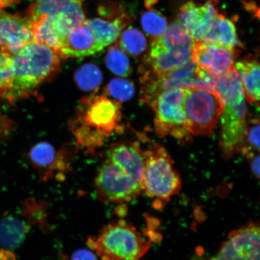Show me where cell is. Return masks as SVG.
<instances>
[{"label": "cell", "mask_w": 260, "mask_h": 260, "mask_svg": "<svg viewBox=\"0 0 260 260\" xmlns=\"http://www.w3.org/2000/svg\"><path fill=\"white\" fill-rule=\"evenodd\" d=\"M144 165V156L135 144L113 146L95 179L99 199L112 203L135 199L143 191Z\"/></svg>", "instance_id": "1"}, {"label": "cell", "mask_w": 260, "mask_h": 260, "mask_svg": "<svg viewBox=\"0 0 260 260\" xmlns=\"http://www.w3.org/2000/svg\"><path fill=\"white\" fill-rule=\"evenodd\" d=\"M224 105L221 115L220 146L226 157L242 152L246 131L245 93L235 67L220 75L216 89Z\"/></svg>", "instance_id": "2"}, {"label": "cell", "mask_w": 260, "mask_h": 260, "mask_svg": "<svg viewBox=\"0 0 260 260\" xmlns=\"http://www.w3.org/2000/svg\"><path fill=\"white\" fill-rule=\"evenodd\" d=\"M121 105L103 95L92 96L81 102L73 131L78 144L96 147L120 127Z\"/></svg>", "instance_id": "3"}, {"label": "cell", "mask_w": 260, "mask_h": 260, "mask_svg": "<svg viewBox=\"0 0 260 260\" xmlns=\"http://www.w3.org/2000/svg\"><path fill=\"white\" fill-rule=\"evenodd\" d=\"M12 57L14 80L10 101L29 95L60 64L61 57L53 49L37 42L25 45Z\"/></svg>", "instance_id": "4"}, {"label": "cell", "mask_w": 260, "mask_h": 260, "mask_svg": "<svg viewBox=\"0 0 260 260\" xmlns=\"http://www.w3.org/2000/svg\"><path fill=\"white\" fill-rule=\"evenodd\" d=\"M197 42L178 21L172 22L160 37L153 39L150 51L142 67L161 76L191 60Z\"/></svg>", "instance_id": "5"}, {"label": "cell", "mask_w": 260, "mask_h": 260, "mask_svg": "<svg viewBox=\"0 0 260 260\" xmlns=\"http://www.w3.org/2000/svg\"><path fill=\"white\" fill-rule=\"evenodd\" d=\"M88 245L102 260H139L151 243L131 223L121 219L109 223L98 238L89 240Z\"/></svg>", "instance_id": "6"}, {"label": "cell", "mask_w": 260, "mask_h": 260, "mask_svg": "<svg viewBox=\"0 0 260 260\" xmlns=\"http://www.w3.org/2000/svg\"><path fill=\"white\" fill-rule=\"evenodd\" d=\"M142 102L151 105L165 91L176 88L198 89L216 91V82L212 76L200 72L192 60L164 76H158L141 68Z\"/></svg>", "instance_id": "7"}, {"label": "cell", "mask_w": 260, "mask_h": 260, "mask_svg": "<svg viewBox=\"0 0 260 260\" xmlns=\"http://www.w3.org/2000/svg\"><path fill=\"white\" fill-rule=\"evenodd\" d=\"M142 176L143 191L151 198L168 202L181 187V179L164 148L153 143L145 150Z\"/></svg>", "instance_id": "8"}, {"label": "cell", "mask_w": 260, "mask_h": 260, "mask_svg": "<svg viewBox=\"0 0 260 260\" xmlns=\"http://www.w3.org/2000/svg\"><path fill=\"white\" fill-rule=\"evenodd\" d=\"M183 108L190 133L195 136H210L219 122L224 105L216 91L186 89Z\"/></svg>", "instance_id": "9"}, {"label": "cell", "mask_w": 260, "mask_h": 260, "mask_svg": "<svg viewBox=\"0 0 260 260\" xmlns=\"http://www.w3.org/2000/svg\"><path fill=\"white\" fill-rule=\"evenodd\" d=\"M184 90L176 88L165 91L151 103L155 114V132L161 137L171 136L182 142L190 139L183 108Z\"/></svg>", "instance_id": "10"}, {"label": "cell", "mask_w": 260, "mask_h": 260, "mask_svg": "<svg viewBox=\"0 0 260 260\" xmlns=\"http://www.w3.org/2000/svg\"><path fill=\"white\" fill-rule=\"evenodd\" d=\"M40 16H46L53 22L63 41L86 19L83 0H34L26 16L32 19Z\"/></svg>", "instance_id": "11"}, {"label": "cell", "mask_w": 260, "mask_h": 260, "mask_svg": "<svg viewBox=\"0 0 260 260\" xmlns=\"http://www.w3.org/2000/svg\"><path fill=\"white\" fill-rule=\"evenodd\" d=\"M259 243V225L249 223L231 233L210 260H260Z\"/></svg>", "instance_id": "12"}, {"label": "cell", "mask_w": 260, "mask_h": 260, "mask_svg": "<svg viewBox=\"0 0 260 260\" xmlns=\"http://www.w3.org/2000/svg\"><path fill=\"white\" fill-rule=\"evenodd\" d=\"M218 11L217 0H209L203 5L188 2L179 10L178 22L198 43L209 30Z\"/></svg>", "instance_id": "13"}, {"label": "cell", "mask_w": 260, "mask_h": 260, "mask_svg": "<svg viewBox=\"0 0 260 260\" xmlns=\"http://www.w3.org/2000/svg\"><path fill=\"white\" fill-rule=\"evenodd\" d=\"M36 42L27 16L12 15L0 10V49L12 56L25 45Z\"/></svg>", "instance_id": "14"}, {"label": "cell", "mask_w": 260, "mask_h": 260, "mask_svg": "<svg viewBox=\"0 0 260 260\" xmlns=\"http://www.w3.org/2000/svg\"><path fill=\"white\" fill-rule=\"evenodd\" d=\"M101 17L86 19L99 44L103 48L115 42L120 34L131 22V18L123 10L111 7L100 9Z\"/></svg>", "instance_id": "15"}, {"label": "cell", "mask_w": 260, "mask_h": 260, "mask_svg": "<svg viewBox=\"0 0 260 260\" xmlns=\"http://www.w3.org/2000/svg\"><path fill=\"white\" fill-rule=\"evenodd\" d=\"M236 53L216 45L197 43L191 60L201 68L220 76L235 67Z\"/></svg>", "instance_id": "16"}, {"label": "cell", "mask_w": 260, "mask_h": 260, "mask_svg": "<svg viewBox=\"0 0 260 260\" xmlns=\"http://www.w3.org/2000/svg\"><path fill=\"white\" fill-rule=\"evenodd\" d=\"M103 49L86 19L64 39L58 55L64 58L85 57L99 53Z\"/></svg>", "instance_id": "17"}, {"label": "cell", "mask_w": 260, "mask_h": 260, "mask_svg": "<svg viewBox=\"0 0 260 260\" xmlns=\"http://www.w3.org/2000/svg\"><path fill=\"white\" fill-rule=\"evenodd\" d=\"M198 43L216 45L237 52L241 48L235 23L225 16L219 14L214 17L209 30Z\"/></svg>", "instance_id": "18"}, {"label": "cell", "mask_w": 260, "mask_h": 260, "mask_svg": "<svg viewBox=\"0 0 260 260\" xmlns=\"http://www.w3.org/2000/svg\"><path fill=\"white\" fill-rule=\"evenodd\" d=\"M235 68L239 74L247 101L250 103L258 102L260 91L258 61L254 58H247L237 62Z\"/></svg>", "instance_id": "19"}, {"label": "cell", "mask_w": 260, "mask_h": 260, "mask_svg": "<svg viewBox=\"0 0 260 260\" xmlns=\"http://www.w3.org/2000/svg\"><path fill=\"white\" fill-rule=\"evenodd\" d=\"M28 227L24 221L14 216L0 220V246L6 249L18 248L24 241Z\"/></svg>", "instance_id": "20"}, {"label": "cell", "mask_w": 260, "mask_h": 260, "mask_svg": "<svg viewBox=\"0 0 260 260\" xmlns=\"http://www.w3.org/2000/svg\"><path fill=\"white\" fill-rule=\"evenodd\" d=\"M29 20L35 41L50 47L58 54L63 38L53 22L45 16H38Z\"/></svg>", "instance_id": "21"}, {"label": "cell", "mask_w": 260, "mask_h": 260, "mask_svg": "<svg viewBox=\"0 0 260 260\" xmlns=\"http://www.w3.org/2000/svg\"><path fill=\"white\" fill-rule=\"evenodd\" d=\"M116 41L122 51L132 56H139L147 47L144 35L138 29L132 27L122 31Z\"/></svg>", "instance_id": "22"}, {"label": "cell", "mask_w": 260, "mask_h": 260, "mask_svg": "<svg viewBox=\"0 0 260 260\" xmlns=\"http://www.w3.org/2000/svg\"><path fill=\"white\" fill-rule=\"evenodd\" d=\"M107 68L118 76L127 77L132 73L129 58L117 44L109 48L106 56Z\"/></svg>", "instance_id": "23"}, {"label": "cell", "mask_w": 260, "mask_h": 260, "mask_svg": "<svg viewBox=\"0 0 260 260\" xmlns=\"http://www.w3.org/2000/svg\"><path fill=\"white\" fill-rule=\"evenodd\" d=\"M77 85L84 91H93L99 88L102 81V74L93 64H85L75 75Z\"/></svg>", "instance_id": "24"}, {"label": "cell", "mask_w": 260, "mask_h": 260, "mask_svg": "<svg viewBox=\"0 0 260 260\" xmlns=\"http://www.w3.org/2000/svg\"><path fill=\"white\" fill-rule=\"evenodd\" d=\"M13 80L12 55L0 49V96L9 100L12 91Z\"/></svg>", "instance_id": "25"}, {"label": "cell", "mask_w": 260, "mask_h": 260, "mask_svg": "<svg viewBox=\"0 0 260 260\" xmlns=\"http://www.w3.org/2000/svg\"><path fill=\"white\" fill-rule=\"evenodd\" d=\"M141 24L146 34L152 40L164 34L168 26L167 18L154 10H149L143 14Z\"/></svg>", "instance_id": "26"}, {"label": "cell", "mask_w": 260, "mask_h": 260, "mask_svg": "<svg viewBox=\"0 0 260 260\" xmlns=\"http://www.w3.org/2000/svg\"><path fill=\"white\" fill-rule=\"evenodd\" d=\"M30 157L32 164L40 168L50 167L56 159V152L48 143H39L32 148L30 152Z\"/></svg>", "instance_id": "27"}, {"label": "cell", "mask_w": 260, "mask_h": 260, "mask_svg": "<svg viewBox=\"0 0 260 260\" xmlns=\"http://www.w3.org/2000/svg\"><path fill=\"white\" fill-rule=\"evenodd\" d=\"M106 92L116 100L125 102L134 96L135 87L128 80L115 79L110 81L107 87Z\"/></svg>", "instance_id": "28"}, {"label": "cell", "mask_w": 260, "mask_h": 260, "mask_svg": "<svg viewBox=\"0 0 260 260\" xmlns=\"http://www.w3.org/2000/svg\"><path fill=\"white\" fill-rule=\"evenodd\" d=\"M249 151H259V121L258 119L251 120L247 124L245 135V148L242 153Z\"/></svg>", "instance_id": "29"}, {"label": "cell", "mask_w": 260, "mask_h": 260, "mask_svg": "<svg viewBox=\"0 0 260 260\" xmlns=\"http://www.w3.org/2000/svg\"><path fill=\"white\" fill-rule=\"evenodd\" d=\"M247 159L251 164V168L252 173L254 174L257 179L259 178V152L256 154V151H249L245 152V154Z\"/></svg>", "instance_id": "30"}, {"label": "cell", "mask_w": 260, "mask_h": 260, "mask_svg": "<svg viewBox=\"0 0 260 260\" xmlns=\"http://www.w3.org/2000/svg\"><path fill=\"white\" fill-rule=\"evenodd\" d=\"M72 260H97V258L96 256L88 250L80 249L73 253Z\"/></svg>", "instance_id": "31"}, {"label": "cell", "mask_w": 260, "mask_h": 260, "mask_svg": "<svg viewBox=\"0 0 260 260\" xmlns=\"http://www.w3.org/2000/svg\"><path fill=\"white\" fill-rule=\"evenodd\" d=\"M0 260H15V256L8 250H0Z\"/></svg>", "instance_id": "32"}, {"label": "cell", "mask_w": 260, "mask_h": 260, "mask_svg": "<svg viewBox=\"0 0 260 260\" xmlns=\"http://www.w3.org/2000/svg\"><path fill=\"white\" fill-rule=\"evenodd\" d=\"M19 0H0V8H5L15 4Z\"/></svg>", "instance_id": "33"}]
</instances>
